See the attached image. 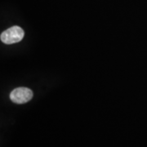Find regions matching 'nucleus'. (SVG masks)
<instances>
[{
	"instance_id": "2",
	"label": "nucleus",
	"mask_w": 147,
	"mask_h": 147,
	"mask_svg": "<svg viewBox=\"0 0 147 147\" xmlns=\"http://www.w3.org/2000/svg\"><path fill=\"white\" fill-rule=\"evenodd\" d=\"M33 97L32 90L27 88H17L10 93V99L16 104H25Z\"/></svg>"
},
{
	"instance_id": "1",
	"label": "nucleus",
	"mask_w": 147,
	"mask_h": 147,
	"mask_svg": "<svg viewBox=\"0 0 147 147\" xmlns=\"http://www.w3.org/2000/svg\"><path fill=\"white\" fill-rule=\"evenodd\" d=\"M25 36V32L20 26H12L1 34V41L5 44L19 42Z\"/></svg>"
}]
</instances>
